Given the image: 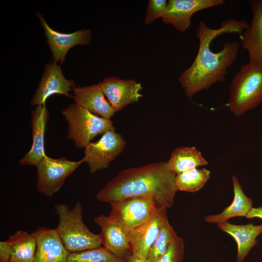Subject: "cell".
<instances>
[{"instance_id":"cell-1","label":"cell","mask_w":262,"mask_h":262,"mask_svg":"<svg viewBox=\"0 0 262 262\" xmlns=\"http://www.w3.org/2000/svg\"><path fill=\"white\" fill-rule=\"evenodd\" d=\"M249 23L245 20L230 18L223 21L218 29L208 27L202 20L196 31L199 41L197 54L191 64L179 78L186 96L191 98L196 93L224 81L228 69L236 62L240 45L238 42H226L220 51L211 50V44L217 36L224 33H237L239 36L246 29Z\"/></svg>"},{"instance_id":"cell-2","label":"cell","mask_w":262,"mask_h":262,"mask_svg":"<svg viewBox=\"0 0 262 262\" xmlns=\"http://www.w3.org/2000/svg\"><path fill=\"white\" fill-rule=\"evenodd\" d=\"M176 174L167 162H159L123 169L96 195L98 200L111 203L125 198L142 196L152 199L159 207H171L178 191Z\"/></svg>"},{"instance_id":"cell-3","label":"cell","mask_w":262,"mask_h":262,"mask_svg":"<svg viewBox=\"0 0 262 262\" xmlns=\"http://www.w3.org/2000/svg\"><path fill=\"white\" fill-rule=\"evenodd\" d=\"M54 209L59 219L55 229L70 253L101 246L100 233L92 232L83 221L82 207L80 201L77 202L72 208L66 204H56Z\"/></svg>"},{"instance_id":"cell-4","label":"cell","mask_w":262,"mask_h":262,"mask_svg":"<svg viewBox=\"0 0 262 262\" xmlns=\"http://www.w3.org/2000/svg\"><path fill=\"white\" fill-rule=\"evenodd\" d=\"M262 102V65L251 61L242 66L230 82L227 104L236 116Z\"/></svg>"},{"instance_id":"cell-5","label":"cell","mask_w":262,"mask_h":262,"mask_svg":"<svg viewBox=\"0 0 262 262\" xmlns=\"http://www.w3.org/2000/svg\"><path fill=\"white\" fill-rule=\"evenodd\" d=\"M62 114L68 125L67 137L78 148H84L99 134L115 131L111 119L94 115L75 103L63 110Z\"/></svg>"},{"instance_id":"cell-6","label":"cell","mask_w":262,"mask_h":262,"mask_svg":"<svg viewBox=\"0 0 262 262\" xmlns=\"http://www.w3.org/2000/svg\"><path fill=\"white\" fill-rule=\"evenodd\" d=\"M108 217L128 234L149 219L159 207L151 198L133 196L110 203Z\"/></svg>"},{"instance_id":"cell-7","label":"cell","mask_w":262,"mask_h":262,"mask_svg":"<svg viewBox=\"0 0 262 262\" xmlns=\"http://www.w3.org/2000/svg\"><path fill=\"white\" fill-rule=\"evenodd\" d=\"M83 163L45 156L36 166L37 190L50 197L60 190L66 179Z\"/></svg>"},{"instance_id":"cell-8","label":"cell","mask_w":262,"mask_h":262,"mask_svg":"<svg viewBox=\"0 0 262 262\" xmlns=\"http://www.w3.org/2000/svg\"><path fill=\"white\" fill-rule=\"evenodd\" d=\"M126 142L123 136L109 130L102 134L99 140L90 142L84 148L82 163L87 164L91 173L108 167L109 164L123 151Z\"/></svg>"},{"instance_id":"cell-9","label":"cell","mask_w":262,"mask_h":262,"mask_svg":"<svg viewBox=\"0 0 262 262\" xmlns=\"http://www.w3.org/2000/svg\"><path fill=\"white\" fill-rule=\"evenodd\" d=\"M36 16L43 28L53 62L62 65L66 53L73 47L90 44L92 35L90 30L82 29L70 33L59 32L49 26L41 14L37 13Z\"/></svg>"},{"instance_id":"cell-10","label":"cell","mask_w":262,"mask_h":262,"mask_svg":"<svg viewBox=\"0 0 262 262\" xmlns=\"http://www.w3.org/2000/svg\"><path fill=\"white\" fill-rule=\"evenodd\" d=\"M75 87L74 81L65 77L60 66L53 61L50 62L45 65L38 87L31 99V105L45 104L47 99L55 94L73 97L69 92Z\"/></svg>"},{"instance_id":"cell-11","label":"cell","mask_w":262,"mask_h":262,"mask_svg":"<svg viewBox=\"0 0 262 262\" xmlns=\"http://www.w3.org/2000/svg\"><path fill=\"white\" fill-rule=\"evenodd\" d=\"M225 3L223 0H169L162 20L183 33L190 27L191 17L195 13Z\"/></svg>"},{"instance_id":"cell-12","label":"cell","mask_w":262,"mask_h":262,"mask_svg":"<svg viewBox=\"0 0 262 262\" xmlns=\"http://www.w3.org/2000/svg\"><path fill=\"white\" fill-rule=\"evenodd\" d=\"M103 94L115 112L130 104L137 102L143 97V87L134 79H122L110 76L98 83Z\"/></svg>"},{"instance_id":"cell-13","label":"cell","mask_w":262,"mask_h":262,"mask_svg":"<svg viewBox=\"0 0 262 262\" xmlns=\"http://www.w3.org/2000/svg\"><path fill=\"white\" fill-rule=\"evenodd\" d=\"M167 209L159 207L147 221L129 233L132 254L147 260L149 250L166 219Z\"/></svg>"},{"instance_id":"cell-14","label":"cell","mask_w":262,"mask_h":262,"mask_svg":"<svg viewBox=\"0 0 262 262\" xmlns=\"http://www.w3.org/2000/svg\"><path fill=\"white\" fill-rule=\"evenodd\" d=\"M101 229L102 246L124 261L132 254L129 234L108 216L100 214L94 220Z\"/></svg>"},{"instance_id":"cell-15","label":"cell","mask_w":262,"mask_h":262,"mask_svg":"<svg viewBox=\"0 0 262 262\" xmlns=\"http://www.w3.org/2000/svg\"><path fill=\"white\" fill-rule=\"evenodd\" d=\"M32 233L36 240L34 262H67L70 252L55 229L39 228Z\"/></svg>"},{"instance_id":"cell-16","label":"cell","mask_w":262,"mask_h":262,"mask_svg":"<svg viewBox=\"0 0 262 262\" xmlns=\"http://www.w3.org/2000/svg\"><path fill=\"white\" fill-rule=\"evenodd\" d=\"M49 116L45 104L36 106L32 112V144L30 149L19 161L21 165L36 167L46 156L45 151V133Z\"/></svg>"},{"instance_id":"cell-17","label":"cell","mask_w":262,"mask_h":262,"mask_svg":"<svg viewBox=\"0 0 262 262\" xmlns=\"http://www.w3.org/2000/svg\"><path fill=\"white\" fill-rule=\"evenodd\" d=\"M248 3L252 17L240 38L243 48L248 53L249 61L262 65V0H250Z\"/></svg>"},{"instance_id":"cell-18","label":"cell","mask_w":262,"mask_h":262,"mask_svg":"<svg viewBox=\"0 0 262 262\" xmlns=\"http://www.w3.org/2000/svg\"><path fill=\"white\" fill-rule=\"evenodd\" d=\"M72 91L75 103L93 114L110 119L115 113L98 83L75 87Z\"/></svg>"},{"instance_id":"cell-19","label":"cell","mask_w":262,"mask_h":262,"mask_svg":"<svg viewBox=\"0 0 262 262\" xmlns=\"http://www.w3.org/2000/svg\"><path fill=\"white\" fill-rule=\"evenodd\" d=\"M218 228L230 235L237 246V262H243L253 247L257 244V237L262 233V224L252 223L236 225L228 221L217 224Z\"/></svg>"},{"instance_id":"cell-20","label":"cell","mask_w":262,"mask_h":262,"mask_svg":"<svg viewBox=\"0 0 262 262\" xmlns=\"http://www.w3.org/2000/svg\"><path fill=\"white\" fill-rule=\"evenodd\" d=\"M234 197L231 203L218 214H210L204 217V221L209 223L218 224L227 221L235 217H246L252 208L253 201L243 191L237 177L232 176Z\"/></svg>"},{"instance_id":"cell-21","label":"cell","mask_w":262,"mask_h":262,"mask_svg":"<svg viewBox=\"0 0 262 262\" xmlns=\"http://www.w3.org/2000/svg\"><path fill=\"white\" fill-rule=\"evenodd\" d=\"M6 240L10 250L9 262H34L36 240L32 233L18 230Z\"/></svg>"},{"instance_id":"cell-22","label":"cell","mask_w":262,"mask_h":262,"mask_svg":"<svg viewBox=\"0 0 262 262\" xmlns=\"http://www.w3.org/2000/svg\"><path fill=\"white\" fill-rule=\"evenodd\" d=\"M168 169L178 174L208 164L201 153L195 147H179L172 152L167 162Z\"/></svg>"},{"instance_id":"cell-23","label":"cell","mask_w":262,"mask_h":262,"mask_svg":"<svg viewBox=\"0 0 262 262\" xmlns=\"http://www.w3.org/2000/svg\"><path fill=\"white\" fill-rule=\"evenodd\" d=\"M210 171L205 168H195L178 174L175 183L178 191L196 192L200 190L210 177Z\"/></svg>"},{"instance_id":"cell-24","label":"cell","mask_w":262,"mask_h":262,"mask_svg":"<svg viewBox=\"0 0 262 262\" xmlns=\"http://www.w3.org/2000/svg\"><path fill=\"white\" fill-rule=\"evenodd\" d=\"M178 237L168 219H166L149 250L147 259V262H153L165 253Z\"/></svg>"},{"instance_id":"cell-25","label":"cell","mask_w":262,"mask_h":262,"mask_svg":"<svg viewBox=\"0 0 262 262\" xmlns=\"http://www.w3.org/2000/svg\"><path fill=\"white\" fill-rule=\"evenodd\" d=\"M67 262H126L103 246L70 253Z\"/></svg>"},{"instance_id":"cell-26","label":"cell","mask_w":262,"mask_h":262,"mask_svg":"<svg viewBox=\"0 0 262 262\" xmlns=\"http://www.w3.org/2000/svg\"><path fill=\"white\" fill-rule=\"evenodd\" d=\"M184 249L183 240L178 236L165 253L153 262H183Z\"/></svg>"},{"instance_id":"cell-27","label":"cell","mask_w":262,"mask_h":262,"mask_svg":"<svg viewBox=\"0 0 262 262\" xmlns=\"http://www.w3.org/2000/svg\"><path fill=\"white\" fill-rule=\"evenodd\" d=\"M168 1L166 0H149L146 9L145 24L148 25L164 15Z\"/></svg>"},{"instance_id":"cell-28","label":"cell","mask_w":262,"mask_h":262,"mask_svg":"<svg viewBox=\"0 0 262 262\" xmlns=\"http://www.w3.org/2000/svg\"><path fill=\"white\" fill-rule=\"evenodd\" d=\"M247 218H259L262 220V206L252 207L246 217Z\"/></svg>"},{"instance_id":"cell-29","label":"cell","mask_w":262,"mask_h":262,"mask_svg":"<svg viewBox=\"0 0 262 262\" xmlns=\"http://www.w3.org/2000/svg\"><path fill=\"white\" fill-rule=\"evenodd\" d=\"M126 262H147V260L136 255L131 254L125 261Z\"/></svg>"}]
</instances>
